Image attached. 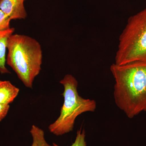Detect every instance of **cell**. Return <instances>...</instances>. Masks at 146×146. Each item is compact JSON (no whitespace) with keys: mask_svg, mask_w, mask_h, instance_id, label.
I'll list each match as a JSON object with an SVG mask.
<instances>
[{"mask_svg":"<svg viewBox=\"0 0 146 146\" xmlns=\"http://www.w3.org/2000/svg\"><path fill=\"white\" fill-rule=\"evenodd\" d=\"M6 63L25 86L33 88L42 63V47L36 39L24 35L12 34L9 38Z\"/></svg>","mask_w":146,"mask_h":146,"instance_id":"7a4b0ae2","label":"cell"},{"mask_svg":"<svg viewBox=\"0 0 146 146\" xmlns=\"http://www.w3.org/2000/svg\"><path fill=\"white\" fill-rule=\"evenodd\" d=\"M115 64L146 65V8L131 16L120 35Z\"/></svg>","mask_w":146,"mask_h":146,"instance_id":"3957f363","label":"cell"},{"mask_svg":"<svg viewBox=\"0 0 146 146\" xmlns=\"http://www.w3.org/2000/svg\"><path fill=\"white\" fill-rule=\"evenodd\" d=\"M114 100L129 119L146 112V65H111Z\"/></svg>","mask_w":146,"mask_h":146,"instance_id":"6da1fadb","label":"cell"},{"mask_svg":"<svg viewBox=\"0 0 146 146\" xmlns=\"http://www.w3.org/2000/svg\"><path fill=\"white\" fill-rule=\"evenodd\" d=\"M30 132L33 138L31 146H53L50 145L46 141L44 132L42 129L33 125Z\"/></svg>","mask_w":146,"mask_h":146,"instance_id":"ba28073f","label":"cell"},{"mask_svg":"<svg viewBox=\"0 0 146 146\" xmlns=\"http://www.w3.org/2000/svg\"><path fill=\"white\" fill-rule=\"evenodd\" d=\"M9 108L10 105L0 104V122L5 117L9 111Z\"/></svg>","mask_w":146,"mask_h":146,"instance_id":"8fae6325","label":"cell"},{"mask_svg":"<svg viewBox=\"0 0 146 146\" xmlns=\"http://www.w3.org/2000/svg\"><path fill=\"white\" fill-rule=\"evenodd\" d=\"M14 30L15 29L13 28H10L7 30L0 31V73L1 74L10 73L5 66L6 53L8 39L13 34Z\"/></svg>","mask_w":146,"mask_h":146,"instance_id":"52a82bcc","label":"cell"},{"mask_svg":"<svg viewBox=\"0 0 146 146\" xmlns=\"http://www.w3.org/2000/svg\"><path fill=\"white\" fill-rule=\"evenodd\" d=\"M86 133L84 129H82L80 128L79 130L77 132L76 136L74 142L71 146H86V143L85 140ZM53 146H60L57 144L53 143Z\"/></svg>","mask_w":146,"mask_h":146,"instance_id":"9c48e42d","label":"cell"},{"mask_svg":"<svg viewBox=\"0 0 146 146\" xmlns=\"http://www.w3.org/2000/svg\"><path fill=\"white\" fill-rule=\"evenodd\" d=\"M25 0H0V9L11 20L25 19L27 16L24 6Z\"/></svg>","mask_w":146,"mask_h":146,"instance_id":"5b68a950","label":"cell"},{"mask_svg":"<svg viewBox=\"0 0 146 146\" xmlns=\"http://www.w3.org/2000/svg\"><path fill=\"white\" fill-rule=\"evenodd\" d=\"M20 89L10 81L0 80V104L9 105L19 94Z\"/></svg>","mask_w":146,"mask_h":146,"instance_id":"8992f818","label":"cell"},{"mask_svg":"<svg viewBox=\"0 0 146 146\" xmlns=\"http://www.w3.org/2000/svg\"><path fill=\"white\" fill-rule=\"evenodd\" d=\"M10 18L0 9V31L7 30L10 28Z\"/></svg>","mask_w":146,"mask_h":146,"instance_id":"30bf717a","label":"cell"},{"mask_svg":"<svg viewBox=\"0 0 146 146\" xmlns=\"http://www.w3.org/2000/svg\"><path fill=\"white\" fill-rule=\"evenodd\" d=\"M60 83L64 87L62 94L64 102L60 116L48 127L50 132L57 136L72 131L79 115L84 112H94L97 107L94 100L84 99L79 95L78 82L72 75H66Z\"/></svg>","mask_w":146,"mask_h":146,"instance_id":"277c9868","label":"cell"}]
</instances>
